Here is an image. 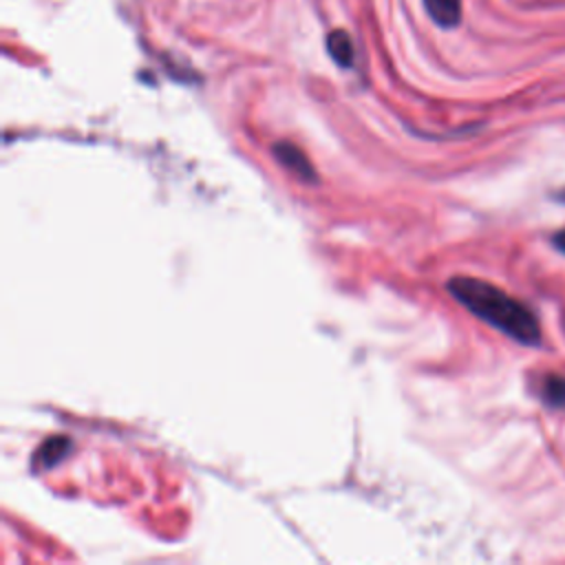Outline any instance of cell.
I'll list each match as a JSON object with an SVG mask.
<instances>
[{
	"label": "cell",
	"instance_id": "obj_1",
	"mask_svg": "<svg viewBox=\"0 0 565 565\" xmlns=\"http://www.w3.org/2000/svg\"><path fill=\"white\" fill-rule=\"evenodd\" d=\"M448 291L475 316L514 338L521 344H539L541 329L536 316L519 300L501 291L499 287L479 278L455 276L448 280Z\"/></svg>",
	"mask_w": 565,
	"mask_h": 565
},
{
	"label": "cell",
	"instance_id": "obj_2",
	"mask_svg": "<svg viewBox=\"0 0 565 565\" xmlns=\"http://www.w3.org/2000/svg\"><path fill=\"white\" fill-rule=\"evenodd\" d=\"M274 154H276V159H278L287 170H291L296 177H300V179H305V181H313L316 172H313L311 163L307 161V157L300 152V148H296V146H291V143H287V141H278V143L274 146Z\"/></svg>",
	"mask_w": 565,
	"mask_h": 565
},
{
	"label": "cell",
	"instance_id": "obj_3",
	"mask_svg": "<svg viewBox=\"0 0 565 565\" xmlns=\"http://www.w3.org/2000/svg\"><path fill=\"white\" fill-rule=\"evenodd\" d=\"M430 20L444 29H452L461 22V0H422Z\"/></svg>",
	"mask_w": 565,
	"mask_h": 565
},
{
	"label": "cell",
	"instance_id": "obj_4",
	"mask_svg": "<svg viewBox=\"0 0 565 565\" xmlns=\"http://www.w3.org/2000/svg\"><path fill=\"white\" fill-rule=\"evenodd\" d=\"M327 51L331 60L342 68H349L355 62V46L351 35L344 29H335L327 35Z\"/></svg>",
	"mask_w": 565,
	"mask_h": 565
},
{
	"label": "cell",
	"instance_id": "obj_5",
	"mask_svg": "<svg viewBox=\"0 0 565 565\" xmlns=\"http://www.w3.org/2000/svg\"><path fill=\"white\" fill-rule=\"evenodd\" d=\"M71 450V441H68V437H51V439H46L42 446H40V450L33 455V466L38 468V470H44V468H51L53 463H57L66 452Z\"/></svg>",
	"mask_w": 565,
	"mask_h": 565
},
{
	"label": "cell",
	"instance_id": "obj_6",
	"mask_svg": "<svg viewBox=\"0 0 565 565\" xmlns=\"http://www.w3.org/2000/svg\"><path fill=\"white\" fill-rule=\"evenodd\" d=\"M541 397L552 408H565V377L545 375L541 382Z\"/></svg>",
	"mask_w": 565,
	"mask_h": 565
},
{
	"label": "cell",
	"instance_id": "obj_7",
	"mask_svg": "<svg viewBox=\"0 0 565 565\" xmlns=\"http://www.w3.org/2000/svg\"><path fill=\"white\" fill-rule=\"evenodd\" d=\"M554 245H556L561 252H565V230L554 236Z\"/></svg>",
	"mask_w": 565,
	"mask_h": 565
}]
</instances>
